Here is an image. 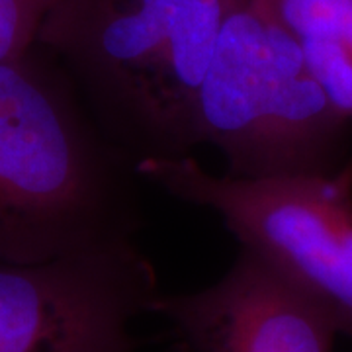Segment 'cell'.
I'll return each mask as SVG.
<instances>
[{
	"mask_svg": "<svg viewBox=\"0 0 352 352\" xmlns=\"http://www.w3.org/2000/svg\"><path fill=\"white\" fill-rule=\"evenodd\" d=\"M139 178L223 219L241 249L352 339V157L337 175L243 180L206 170L194 157H145Z\"/></svg>",
	"mask_w": 352,
	"mask_h": 352,
	"instance_id": "4",
	"label": "cell"
},
{
	"mask_svg": "<svg viewBox=\"0 0 352 352\" xmlns=\"http://www.w3.org/2000/svg\"><path fill=\"white\" fill-rule=\"evenodd\" d=\"M229 0H53L38 41L135 163L184 157Z\"/></svg>",
	"mask_w": 352,
	"mask_h": 352,
	"instance_id": "2",
	"label": "cell"
},
{
	"mask_svg": "<svg viewBox=\"0 0 352 352\" xmlns=\"http://www.w3.org/2000/svg\"><path fill=\"white\" fill-rule=\"evenodd\" d=\"M153 311L194 352H333L337 337L314 303L245 249L210 288L161 294Z\"/></svg>",
	"mask_w": 352,
	"mask_h": 352,
	"instance_id": "6",
	"label": "cell"
},
{
	"mask_svg": "<svg viewBox=\"0 0 352 352\" xmlns=\"http://www.w3.org/2000/svg\"><path fill=\"white\" fill-rule=\"evenodd\" d=\"M194 141L223 153L233 178L331 176L352 157V122L263 0H229L196 98Z\"/></svg>",
	"mask_w": 352,
	"mask_h": 352,
	"instance_id": "3",
	"label": "cell"
},
{
	"mask_svg": "<svg viewBox=\"0 0 352 352\" xmlns=\"http://www.w3.org/2000/svg\"><path fill=\"white\" fill-rule=\"evenodd\" d=\"M53 0H0V63L30 51Z\"/></svg>",
	"mask_w": 352,
	"mask_h": 352,
	"instance_id": "8",
	"label": "cell"
},
{
	"mask_svg": "<svg viewBox=\"0 0 352 352\" xmlns=\"http://www.w3.org/2000/svg\"><path fill=\"white\" fill-rule=\"evenodd\" d=\"M135 161L36 45L0 63V261L36 264L135 241Z\"/></svg>",
	"mask_w": 352,
	"mask_h": 352,
	"instance_id": "1",
	"label": "cell"
},
{
	"mask_svg": "<svg viewBox=\"0 0 352 352\" xmlns=\"http://www.w3.org/2000/svg\"><path fill=\"white\" fill-rule=\"evenodd\" d=\"M159 282L138 241L55 261H0V352H133Z\"/></svg>",
	"mask_w": 352,
	"mask_h": 352,
	"instance_id": "5",
	"label": "cell"
},
{
	"mask_svg": "<svg viewBox=\"0 0 352 352\" xmlns=\"http://www.w3.org/2000/svg\"><path fill=\"white\" fill-rule=\"evenodd\" d=\"M298 39L311 75L352 122V0H263Z\"/></svg>",
	"mask_w": 352,
	"mask_h": 352,
	"instance_id": "7",
	"label": "cell"
}]
</instances>
